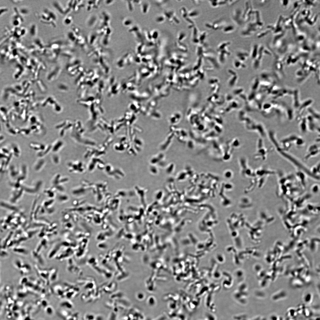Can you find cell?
I'll return each mask as SVG.
<instances>
[{"mask_svg":"<svg viewBox=\"0 0 320 320\" xmlns=\"http://www.w3.org/2000/svg\"><path fill=\"white\" fill-rule=\"evenodd\" d=\"M278 152L281 156L291 163L298 170L302 171L306 175L316 180H319V178L314 175L311 172L310 170L308 169L299 160L294 156L288 153L286 151L282 150L280 146L276 148Z\"/></svg>","mask_w":320,"mask_h":320,"instance_id":"6da1fadb","label":"cell"},{"mask_svg":"<svg viewBox=\"0 0 320 320\" xmlns=\"http://www.w3.org/2000/svg\"><path fill=\"white\" fill-rule=\"evenodd\" d=\"M319 153L320 149L307 152L306 155L304 157V160H307L310 158L318 155Z\"/></svg>","mask_w":320,"mask_h":320,"instance_id":"7a4b0ae2","label":"cell"},{"mask_svg":"<svg viewBox=\"0 0 320 320\" xmlns=\"http://www.w3.org/2000/svg\"><path fill=\"white\" fill-rule=\"evenodd\" d=\"M294 144L297 147H301L305 145V141L302 138L299 136Z\"/></svg>","mask_w":320,"mask_h":320,"instance_id":"3957f363","label":"cell"},{"mask_svg":"<svg viewBox=\"0 0 320 320\" xmlns=\"http://www.w3.org/2000/svg\"><path fill=\"white\" fill-rule=\"evenodd\" d=\"M306 121L304 120H303L300 125V131L303 133L306 132L308 130V125Z\"/></svg>","mask_w":320,"mask_h":320,"instance_id":"277c9868","label":"cell"},{"mask_svg":"<svg viewBox=\"0 0 320 320\" xmlns=\"http://www.w3.org/2000/svg\"><path fill=\"white\" fill-rule=\"evenodd\" d=\"M14 252L21 254H26L27 251L24 248L17 247L13 249Z\"/></svg>","mask_w":320,"mask_h":320,"instance_id":"5b68a950","label":"cell"}]
</instances>
